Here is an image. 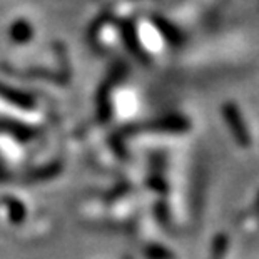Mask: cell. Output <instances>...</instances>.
I'll use <instances>...</instances> for the list:
<instances>
[{"instance_id":"obj_1","label":"cell","mask_w":259,"mask_h":259,"mask_svg":"<svg viewBox=\"0 0 259 259\" xmlns=\"http://www.w3.org/2000/svg\"><path fill=\"white\" fill-rule=\"evenodd\" d=\"M221 112L224 115V120L228 124V127L233 134L234 141L238 142L241 147H249L251 146V134L246 127V122L242 119V114L239 111V107L234 102H226Z\"/></svg>"},{"instance_id":"obj_2","label":"cell","mask_w":259,"mask_h":259,"mask_svg":"<svg viewBox=\"0 0 259 259\" xmlns=\"http://www.w3.org/2000/svg\"><path fill=\"white\" fill-rule=\"evenodd\" d=\"M228 247H229L228 234H224V233L216 234V238L212 239V244H211V259H224L226 252H228Z\"/></svg>"},{"instance_id":"obj_3","label":"cell","mask_w":259,"mask_h":259,"mask_svg":"<svg viewBox=\"0 0 259 259\" xmlns=\"http://www.w3.org/2000/svg\"><path fill=\"white\" fill-rule=\"evenodd\" d=\"M252 211H254L256 216H259V194H257L256 201H254V206H252Z\"/></svg>"}]
</instances>
